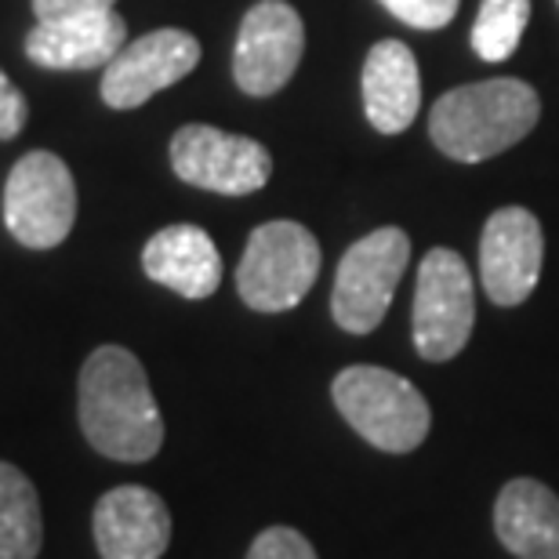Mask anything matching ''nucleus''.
<instances>
[{
  "label": "nucleus",
  "instance_id": "nucleus-7",
  "mask_svg": "<svg viewBox=\"0 0 559 559\" xmlns=\"http://www.w3.org/2000/svg\"><path fill=\"white\" fill-rule=\"evenodd\" d=\"M76 222V182L66 160L33 150L11 167L4 186V226L22 248L48 251L70 237Z\"/></svg>",
  "mask_w": 559,
  "mask_h": 559
},
{
  "label": "nucleus",
  "instance_id": "nucleus-12",
  "mask_svg": "<svg viewBox=\"0 0 559 559\" xmlns=\"http://www.w3.org/2000/svg\"><path fill=\"white\" fill-rule=\"evenodd\" d=\"M92 531L103 559H160L171 542V512L156 490L124 484L98 498Z\"/></svg>",
  "mask_w": 559,
  "mask_h": 559
},
{
  "label": "nucleus",
  "instance_id": "nucleus-3",
  "mask_svg": "<svg viewBox=\"0 0 559 559\" xmlns=\"http://www.w3.org/2000/svg\"><path fill=\"white\" fill-rule=\"evenodd\" d=\"M334 407L342 418L364 436L367 443L385 454L418 451L429 436V404L407 378L371 364H356L334 378Z\"/></svg>",
  "mask_w": 559,
  "mask_h": 559
},
{
  "label": "nucleus",
  "instance_id": "nucleus-11",
  "mask_svg": "<svg viewBox=\"0 0 559 559\" xmlns=\"http://www.w3.org/2000/svg\"><path fill=\"white\" fill-rule=\"evenodd\" d=\"M545 237L538 215L527 207H501L479 237V280L495 306H520L538 287Z\"/></svg>",
  "mask_w": 559,
  "mask_h": 559
},
{
  "label": "nucleus",
  "instance_id": "nucleus-10",
  "mask_svg": "<svg viewBox=\"0 0 559 559\" xmlns=\"http://www.w3.org/2000/svg\"><path fill=\"white\" fill-rule=\"evenodd\" d=\"M200 62V40L186 29H153L131 40L103 73V103L109 109H139L156 92L178 84Z\"/></svg>",
  "mask_w": 559,
  "mask_h": 559
},
{
  "label": "nucleus",
  "instance_id": "nucleus-9",
  "mask_svg": "<svg viewBox=\"0 0 559 559\" xmlns=\"http://www.w3.org/2000/svg\"><path fill=\"white\" fill-rule=\"evenodd\" d=\"M306 51L301 15L284 0H259L240 22L233 48V81L243 95H276L295 76Z\"/></svg>",
  "mask_w": 559,
  "mask_h": 559
},
{
  "label": "nucleus",
  "instance_id": "nucleus-21",
  "mask_svg": "<svg viewBox=\"0 0 559 559\" xmlns=\"http://www.w3.org/2000/svg\"><path fill=\"white\" fill-rule=\"evenodd\" d=\"M26 117H29V106H26V95L11 84V76L0 70V142L15 139L22 128H26Z\"/></svg>",
  "mask_w": 559,
  "mask_h": 559
},
{
  "label": "nucleus",
  "instance_id": "nucleus-6",
  "mask_svg": "<svg viewBox=\"0 0 559 559\" xmlns=\"http://www.w3.org/2000/svg\"><path fill=\"white\" fill-rule=\"evenodd\" d=\"M476 295L473 273L451 248H432L418 265L415 306H411V334L415 349L429 364L454 360L473 338Z\"/></svg>",
  "mask_w": 559,
  "mask_h": 559
},
{
  "label": "nucleus",
  "instance_id": "nucleus-2",
  "mask_svg": "<svg viewBox=\"0 0 559 559\" xmlns=\"http://www.w3.org/2000/svg\"><path fill=\"white\" fill-rule=\"evenodd\" d=\"M542 98L516 76H495L447 92L429 114L436 150L457 164H484L534 131Z\"/></svg>",
  "mask_w": 559,
  "mask_h": 559
},
{
  "label": "nucleus",
  "instance_id": "nucleus-20",
  "mask_svg": "<svg viewBox=\"0 0 559 559\" xmlns=\"http://www.w3.org/2000/svg\"><path fill=\"white\" fill-rule=\"evenodd\" d=\"M248 559H320V556L309 545L306 534H298L295 527H265L251 542Z\"/></svg>",
  "mask_w": 559,
  "mask_h": 559
},
{
  "label": "nucleus",
  "instance_id": "nucleus-15",
  "mask_svg": "<svg viewBox=\"0 0 559 559\" xmlns=\"http://www.w3.org/2000/svg\"><path fill=\"white\" fill-rule=\"evenodd\" d=\"M142 270L182 298H211L222 284V254L200 226H167L142 248Z\"/></svg>",
  "mask_w": 559,
  "mask_h": 559
},
{
  "label": "nucleus",
  "instance_id": "nucleus-8",
  "mask_svg": "<svg viewBox=\"0 0 559 559\" xmlns=\"http://www.w3.org/2000/svg\"><path fill=\"white\" fill-rule=\"evenodd\" d=\"M171 167L182 182L222 197H248L270 182L273 156L262 142L211 124H186L171 139Z\"/></svg>",
  "mask_w": 559,
  "mask_h": 559
},
{
  "label": "nucleus",
  "instance_id": "nucleus-1",
  "mask_svg": "<svg viewBox=\"0 0 559 559\" xmlns=\"http://www.w3.org/2000/svg\"><path fill=\"white\" fill-rule=\"evenodd\" d=\"M76 418L98 454L114 462H150L164 447V418L135 353L98 345L81 367Z\"/></svg>",
  "mask_w": 559,
  "mask_h": 559
},
{
  "label": "nucleus",
  "instance_id": "nucleus-14",
  "mask_svg": "<svg viewBox=\"0 0 559 559\" xmlns=\"http://www.w3.org/2000/svg\"><path fill=\"white\" fill-rule=\"evenodd\" d=\"M421 109V70L404 40H378L364 62V114L374 131L400 135Z\"/></svg>",
  "mask_w": 559,
  "mask_h": 559
},
{
  "label": "nucleus",
  "instance_id": "nucleus-5",
  "mask_svg": "<svg viewBox=\"0 0 559 559\" xmlns=\"http://www.w3.org/2000/svg\"><path fill=\"white\" fill-rule=\"evenodd\" d=\"M411 262V240L404 229L382 226L356 240L342 254L334 273L331 312L334 323L349 334H371L385 320L393 295Z\"/></svg>",
  "mask_w": 559,
  "mask_h": 559
},
{
  "label": "nucleus",
  "instance_id": "nucleus-13",
  "mask_svg": "<svg viewBox=\"0 0 559 559\" xmlns=\"http://www.w3.org/2000/svg\"><path fill=\"white\" fill-rule=\"evenodd\" d=\"M128 44V22L109 11H87L55 22H37L26 37L29 62L44 70H98L117 59Z\"/></svg>",
  "mask_w": 559,
  "mask_h": 559
},
{
  "label": "nucleus",
  "instance_id": "nucleus-22",
  "mask_svg": "<svg viewBox=\"0 0 559 559\" xmlns=\"http://www.w3.org/2000/svg\"><path fill=\"white\" fill-rule=\"evenodd\" d=\"M117 0H33L37 22H55L70 15H87V11H109Z\"/></svg>",
  "mask_w": 559,
  "mask_h": 559
},
{
  "label": "nucleus",
  "instance_id": "nucleus-4",
  "mask_svg": "<svg viewBox=\"0 0 559 559\" xmlns=\"http://www.w3.org/2000/svg\"><path fill=\"white\" fill-rule=\"evenodd\" d=\"M320 276V243L298 222H265L251 233L237 265V290L254 312H287Z\"/></svg>",
  "mask_w": 559,
  "mask_h": 559
},
{
  "label": "nucleus",
  "instance_id": "nucleus-16",
  "mask_svg": "<svg viewBox=\"0 0 559 559\" xmlns=\"http://www.w3.org/2000/svg\"><path fill=\"white\" fill-rule=\"evenodd\" d=\"M498 542L520 559H559V498L531 476L509 479L495 501Z\"/></svg>",
  "mask_w": 559,
  "mask_h": 559
},
{
  "label": "nucleus",
  "instance_id": "nucleus-19",
  "mask_svg": "<svg viewBox=\"0 0 559 559\" xmlns=\"http://www.w3.org/2000/svg\"><path fill=\"white\" fill-rule=\"evenodd\" d=\"M378 4L415 29H443L457 15L462 0H378Z\"/></svg>",
  "mask_w": 559,
  "mask_h": 559
},
{
  "label": "nucleus",
  "instance_id": "nucleus-18",
  "mask_svg": "<svg viewBox=\"0 0 559 559\" xmlns=\"http://www.w3.org/2000/svg\"><path fill=\"white\" fill-rule=\"evenodd\" d=\"M531 22V0H484L473 22V48L479 59L506 62L516 55Z\"/></svg>",
  "mask_w": 559,
  "mask_h": 559
},
{
  "label": "nucleus",
  "instance_id": "nucleus-17",
  "mask_svg": "<svg viewBox=\"0 0 559 559\" xmlns=\"http://www.w3.org/2000/svg\"><path fill=\"white\" fill-rule=\"evenodd\" d=\"M44 545L40 498L29 476L0 462V559H37Z\"/></svg>",
  "mask_w": 559,
  "mask_h": 559
}]
</instances>
